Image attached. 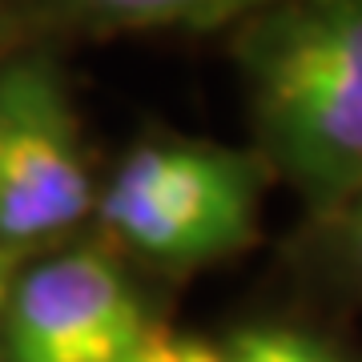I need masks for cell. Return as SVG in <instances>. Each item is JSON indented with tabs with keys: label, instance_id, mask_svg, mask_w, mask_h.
Returning <instances> with one entry per match:
<instances>
[{
	"label": "cell",
	"instance_id": "obj_7",
	"mask_svg": "<svg viewBox=\"0 0 362 362\" xmlns=\"http://www.w3.org/2000/svg\"><path fill=\"white\" fill-rule=\"evenodd\" d=\"M129 362H221V350L214 338L177 334L169 326L149 322Z\"/></svg>",
	"mask_w": 362,
	"mask_h": 362
},
{
	"label": "cell",
	"instance_id": "obj_9",
	"mask_svg": "<svg viewBox=\"0 0 362 362\" xmlns=\"http://www.w3.org/2000/svg\"><path fill=\"white\" fill-rule=\"evenodd\" d=\"M8 282H13V258L0 254V318H4V298H8ZM0 362H4V342H0Z\"/></svg>",
	"mask_w": 362,
	"mask_h": 362
},
{
	"label": "cell",
	"instance_id": "obj_6",
	"mask_svg": "<svg viewBox=\"0 0 362 362\" xmlns=\"http://www.w3.org/2000/svg\"><path fill=\"white\" fill-rule=\"evenodd\" d=\"M221 362H350L330 338H318L298 326L258 322L218 338Z\"/></svg>",
	"mask_w": 362,
	"mask_h": 362
},
{
	"label": "cell",
	"instance_id": "obj_3",
	"mask_svg": "<svg viewBox=\"0 0 362 362\" xmlns=\"http://www.w3.org/2000/svg\"><path fill=\"white\" fill-rule=\"evenodd\" d=\"M97 209L65 77L49 52L0 65V254L57 250Z\"/></svg>",
	"mask_w": 362,
	"mask_h": 362
},
{
	"label": "cell",
	"instance_id": "obj_8",
	"mask_svg": "<svg viewBox=\"0 0 362 362\" xmlns=\"http://www.w3.org/2000/svg\"><path fill=\"white\" fill-rule=\"evenodd\" d=\"M334 214H338V221H342V226H338V246H342V258H346L350 274H354L358 286H362V185L334 209Z\"/></svg>",
	"mask_w": 362,
	"mask_h": 362
},
{
	"label": "cell",
	"instance_id": "obj_4",
	"mask_svg": "<svg viewBox=\"0 0 362 362\" xmlns=\"http://www.w3.org/2000/svg\"><path fill=\"white\" fill-rule=\"evenodd\" d=\"M145 306L125 266L97 242L57 246L8 282L4 362H129Z\"/></svg>",
	"mask_w": 362,
	"mask_h": 362
},
{
	"label": "cell",
	"instance_id": "obj_1",
	"mask_svg": "<svg viewBox=\"0 0 362 362\" xmlns=\"http://www.w3.org/2000/svg\"><path fill=\"white\" fill-rule=\"evenodd\" d=\"M233 61L262 165L334 214L362 185V0H274L233 25Z\"/></svg>",
	"mask_w": 362,
	"mask_h": 362
},
{
	"label": "cell",
	"instance_id": "obj_2",
	"mask_svg": "<svg viewBox=\"0 0 362 362\" xmlns=\"http://www.w3.org/2000/svg\"><path fill=\"white\" fill-rule=\"evenodd\" d=\"M266 181L270 169L258 153L153 133L97 189L93 218L133 262L161 274H197L254 246Z\"/></svg>",
	"mask_w": 362,
	"mask_h": 362
},
{
	"label": "cell",
	"instance_id": "obj_5",
	"mask_svg": "<svg viewBox=\"0 0 362 362\" xmlns=\"http://www.w3.org/2000/svg\"><path fill=\"white\" fill-rule=\"evenodd\" d=\"M274 0H0V33L16 37H113L233 28Z\"/></svg>",
	"mask_w": 362,
	"mask_h": 362
}]
</instances>
